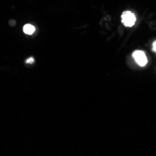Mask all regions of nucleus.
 I'll return each mask as SVG.
<instances>
[{"mask_svg":"<svg viewBox=\"0 0 156 156\" xmlns=\"http://www.w3.org/2000/svg\"><path fill=\"white\" fill-rule=\"evenodd\" d=\"M152 50L156 52V41L153 42V45H152Z\"/></svg>","mask_w":156,"mask_h":156,"instance_id":"20e7f679","label":"nucleus"},{"mask_svg":"<svg viewBox=\"0 0 156 156\" xmlns=\"http://www.w3.org/2000/svg\"><path fill=\"white\" fill-rule=\"evenodd\" d=\"M36 31V28L32 24H25L23 26V32L27 35H32Z\"/></svg>","mask_w":156,"mask_h":156,"instance_id":"7ed1b4c3","label":"nucleus"},{"mask_svg":"<svg viewBox=\"0 0 156 156\" xmlns=\"http://www.w3.org/2000/svg\"><path fill=\"white\" fill-rule=\"evenodd\" d=\"M136 18L135 16V14L132 13L131 11H124L122 15V23L127 26V27H131L136 23Z\"/></svg>","mask_w":156,"mask_h":156,"instance_id":"f257e3e1","label":"nucleus"},{"mask_svg":"<svg viewBox=\"0 0 156 156\" xmlns=\"http://www.w3.org/2000/svg\"><path fill=\"white\" fill-rule=\"evenodd\" d=\"M133 57L135 59V61L140 66H144L147 65L148 63V59L146 57V54L144 51H136L133 53Z\"/></svg>","mask_w":156,"mask_h":156,"instance_id":"f03ea898","label":"nucleus"},{"mask_svg":"<svg viewBox=\"0 0 156 156\" xmlns=\"http://www.w3.org/2000/svg\"><path fill=\"white\" fill-rule=\"evenodd\" d=\"M26 62H27V63H32V62H33V59H32V58H30V59H28Z\"/></svg>","mask_w":156,"mask_h":156,"instance_id":"39448f33","label":"nucleus"}]
</instances>
